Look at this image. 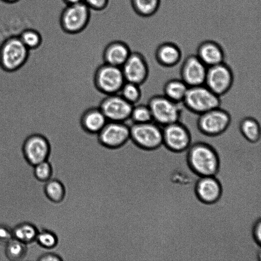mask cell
Here are the masks:
<instances>
[{
	"instance_id": "1",
	"label": "cell",
	"mask_w": 261,
	"mask_h": 261,
	"mask_svg": "<svg viewBox=\"0 0 261 261\" xmlns=\"http://www.w3.org/2000/svg\"><path fill=\"white\" fill-rule=\"evenodd\" d=\"M189 164L199 176H214L218 167V157L214 146L211 143L193 142L187 150Z\"/></svg>"
},
{
	"instance_id": "2",
	"label": "cell",
	"mask_w": 261,
	"mask_h": 261,
	"mask_svg": "<svg viewBox=\"0 0 261 261\" xmlns=\"http://www.w3.org/2000/svg\"><path fill=\"white\" fill-rule=\"evenodd\" d=\"M30 51L18 35L8 36L0 44L1 69L8 73L19 70L27 63Z\"/></svg>"
},
{
	"instance_id": "3",
	"label": "cell",
	"mask_w": 261,
	"mask_h": 261,
	"mask_svg": "<svg viewBox=\"0 0 261 261\" xmlns=\"http://www.w3.org/2000/svg\"><path fill=\"white\" fill-rule=\"evenodd\" d=\"M221 103L220 96L201 85L188 88L182 105L190 112L199 115L221 107Z\"/></svg>"
},
{
	"instance_id": "4",
	"label": "cell",
	"mask_w": 261,
	"mask_h": 261,
	"mask_svg": "<svg viewBox=\"0 0 261 261\" xmlns=\"http://www.w3.org/2000/svg\"><path fill=\"white\" fill-rule=\"evenodd\" d=\"M147 105L150 110L152 121L162 127L179 121L183 106L175 102L163 94L151 96Z\"/></svg>"
},
{
	"instance_id": "5",
	"label": "cell",
	"mask_w": 261,
	"mask_h": 261,
	"mask_svg": "<svg viewBox=\"0 0 261 261\" xmlns=\"http://www.w3.org/2000/svg\"><path fill=\"white\" fill-rule=\"evenodd\" d=\"M231 122L230 114L221 107L198 115L197 128L203 135L217 137L224 133Z\"/></svg>"
},
{
	"instance_id": "6",
	"label": "cell",
	"mask_w": 261,
	"mask_h": 261,
	"mask_svg": "<svg viewBox=\"0 0 261 261\" xmlns=\"http://www.w3.org/2000/svg\"><path fill=\"white\" fill-rule=\"evenodd\" d=\"M130 141L142 149H156L163 145L162 127L153 121L130 125Z\"/></svg>"
},
{
	"instance_id": "7",
	"label": "cell",
	"mask_w": 261,
	"mask_h": 261,
	"mask_svg": "<svg viewBox=\"0 0 261 261\" xmlns=\"http://www.w3.org/2000/svg\"><path fill=\"white\" fill-rule=\"evenodd\" d=\"M125 82L121 67L105 63L98 66L94 74V86L105 95L119 93Z\"/></svg>"
},
{
	"instance_id": "8",
	"label": "cell",
	"mask_w": 261,
	"mask_h": 261,
	"mask_svg": "<svg viewBox=\"0 0 261 261\" xmlns=\"http://www.w3.org/2000/svg\"><path fill=\"white\" fill-rule=\"evenodd\" d=\"M90 9L83 2L66 5L60 17L62 30L69 34H76L83 31L90 20Z\"/></svg>"
},
{
	"instance_id": "9",
	"label": "cell",
	"mask_w": 261,
	"mask_h": 261,
	"mask_svg": "<svg viewBox=\"0 0 261 261\" xmlns=\"http://www.w3.org/2000/svg\"><path fill=\"white\" fill-rule=\"evenodd\" d=\"M97 142L108 149H118L130 142V126L125 122L108 121L96 135Z\"/></svg>"
},
{
	"instance_id": "10",
	"label": "cell",
	"mask_w": 261,
	"mask_h": 261,
	"mask_svg": "<svg viewBox=\"0 0 261 261\" xmlns=\"http://www.w3.org/2000/svg\"><path fill=\"white\" fill-rule=\"evenodd\" d=\"M233 81V71L224 62L207 67L204 85L220 97L229 91Z\"/></svg>"
},
{
	"instance_id": "11",
	"label": "cell",
	"mask_w": 261,
	"mask_h": 261,
	"mask_svg": "<svg viewBox=\"0 0 261 261\" xmlns=\"http://www.w3.org/2000/svg\"><path fill=\"white\" fill-rule=\"evenodd\" d=\"M163 145L170 150L182 152L193 142L189 128L180 121L162 127Z\"/></svg>"
},
{
	"instance_id": "12",
	"label": "cell",
	"mask_w": 261,
	"mask_h": 261,
	"mask_svg": "<svg viewBox=\"0 0 261 261\" xmlns=\"http://www.w3.org/2000/svg\"><path fill=\"white\" fill-rule=\"evenodd\" d=\"M51 150V143L44 135L34 133L29 135L22 146L23 156L32 166L47 160Z\"/></svg>"
},
{
	"instance_id": "13",
	"label": "cell",
	"mask_w": 261,
	"mask_h": 261,
	"mask_svg": "<svg viewBox=\"0 0 261 261\" xmlns=\"http://www.w3.org/2000/svg\"><path fill=\"white\" fill-rule=\"evenodd\" d=\"M133 106L117 93L105 95L98 107L108 121L125 122L129 120Z\"/></svg>"
},
{
	"instance_id": "14",
	"label": "cell",
	"mask_w": 261,
	"mask_h": 261,
	"mask_svg": "<svg viewBox=\"0 0 261 261\" xmlns=\"http://www.w3.org/2000/svg\"><path fill=\"white\" fill-rule=\"evenodd\" d=\"M121 68L125 81L140 86L147 81L149 76L147 61L144 55L138 51H132Z\"/></svg>"
},
{
	"instance_id": "15",
	"label": "cell",
	"mask_w": 261,
	"mask_h": 261,
	"mask_svg": "<svg viewBox=\"0 0 261 261\" xmlns=\"http://www.w3.org/2000/svg\"><path fill=\"white\" fill-rule=\"evenodd\" d=\"M207 67L195 55L188 56L180 66V78L189 87L204 85Z\"/></svg>"
},
{
	"instance_id": "16",
	"label": "cell",
	"mask_w": 261,
	"mask_h": 261,
	"mask_svg": "<svg viewBox=\"0 0 261 261\" xmlns=\"http://www.w3.org/2000/svg\"><path fill=\"white\" fill-rule=\"evenodd\" d=\"M195 192L199 199L206 203H213L219 199L221 186L214 176H200L195 186Z\"/></svg>"
},
{
	"instance_id": "17",
	"label": "cell",
	"mask_w": 261,
	"mask_h": 261,
	"mask_svg": "<svg viewBox=\"0 0 261 261\" xmlns=\"http://www.w3.org/2000/svg\"><path fill=\"white\" fill-rule=\"evenodd\" d=\"M106 116L99 107L86 109L81 116L80 123L86 133L97 135L108 122Z\"/></svg>"
},
{
	"instance_id": "18",
	"label": "cell",
	"mask_w": 261,
	"mask_h": 261,
	"mask_svg": "<svg viewBox=\"0 0 261 261\" xmlns=\"http://www.w3.org/2000/svg\"><path fill=\"white\" fill-rule=\"evenodd\" d=\"M131 52L129 46L125 42L119 40L112 41L103 50V63L121 67Z\"/></svg>"
},
{
	"instance_id": "19",
	"label": "cell",
	"mask_w": 261,
	"mask_h": 261,
	"mask_svg": "<svg viewBox=\"0 0 261 261\" xmlns=\"http://www.w3.org/2000/svg\"><path fill=\"white\" fill-rule=\"evenodd\" d=\"M196 55L207 67L224 62L225 54L222 47L212 40L201 42L197 47Z\"/></svg>"
},
{
	"instance_id": "20",
	"label": "cell",
	"mask_w": 261,
	"mask_h": 261,
	"mask_svg": "<svg viewBox=\"0 0 261 261\" xmlns=\"http://www.w3.org/2000/svg\"><path fill=\"white\" fill-rule=\"evenodd\" d=\"M155 58L161 66L172 68L179 63L182 58V53L180 48L175 43L166 42L157 47L155 51Z\"/></svg>"
},
{
	"instance_id": "21",
	"label": "cell",
	"mask_w": 261,
	"mask_h": 261,
	"mask_svg": "<svg viewBox=\"0 0 261 261\" xmlns=\"http://www.w3.org/2000/svg\"><path fill=\"white\" fill-rule=\"evenodd\" d=\"M239 128L243 138L249 143L256 144L260 139L261 129L259 122L252 117H245L239 123Z\"/></svg>"
},
{
	"instance_id": "22",
	"label": "cell",
	"mask_w": 261,
	"mask_h": 261,
	"mask_svg": "<svg viewBox=\"0 0 261 261\" xmlns=\"http://www.w3.org/2000/svg\"><path fill=\"white\" fill-rule=\"evenodd\" d=\"M188 88L180 78L171 79L164 84L163 94L175 102L182 103Z\"/></svg>"
},
{
	"instance_id": "23",
	"label": "cell",
	"mask_w": 261,
	"mask_h": 261,
	"mask_svg": "<svg viewBox=\"0 0 261 261\" xmlns=\"http://www.w3.org/2000/svg\"><path fill=\"white\" fill-rule=\"evenodd\" d=\"M38 230L35 225L24 222L16 225L12 233L14 238L27 244L35 241Z\"/></svg>"
},
{
	"instance_id": "24",
	"label": "cell",
	"mask_w": 261,
	"mask_h": 261,
	"mask_svg": "<svg viewBox=\"0 0 261 261\" xmlns=\"http://www.w3.org/2000/svg\"><path fill=\"white\" fill-rule=\"evenodd\" d=\"M160 0H131L134 11L139 16L149 17L158 10Z\"/></svg>"
},
{
	"instance_id": "25",
	"label": "cell",
	"mask_w": 261,
	"mask_h": 261,
	"mask_svg": "<svg viewBox=\"0 0 261 261\" xmlns=\"http://www.w3.org/2000/svg\"><path fill=\"white\" fill-rule=\"evenodd\" d=\"M18 35L23 44L30 51L39 48L42 43V37L40 32L36 29H25Z\"/></svg>"
},
{
	"instance_id": "26",
	"label": "cell",
	"mask_w": 261,
	"mask_h": 261,
	"mask_svg": "<svg viewBox=\"0 0 261 261\" xmlns=\"http://www.w3.org/2000/svg\"><path fill=\"white\" fill-rule=\"evenodd\" d=\"M129 120L134 124H141L153 121L151 113L147 103H138L133 105Z\"/></svg>"
},
{
	"instance_id": "27",
	"label": "cell",
	"mask_w": 261,
	"mask_h": 261,
	"mask_svg": "<svg viewBox=\"0 0 261 261\" xmlns=\"http://www.w3.org/2000/svg\"><path fill=\"white\" fill-rule=\"evenodd\" d=\"M119 94L132 105L139 103L142 97L140 85L126 81L123 85Z\"/></svg>"
},
{
	"instance_id": "28",
	"label": "cell",
	"mask_w": 261,
	"mask_h": 261,
	"mask_svg": "<svg viewBox=\"0 0 261 261\" xmlns=\"http://www.w3.org/2000/svg\"><path fill=\"white\" fill-rule=\"evenodd\" d=\"M44 192L51 201L59 202L63 198L65 190L62 183L57 179L50 178L44 184Z\"/></svg>"
},
{
	"instance_id": "29",
	"label": "cell",
	"mask_w": 261,
	"mask_h": 261,
	"mask_svg": "<svg viewBox=\"0 0 261 261\" xmlns=\"http://www.w3.org/2000/svg\"><path fill=\"white\" fill-rule=\"evenodd\" d=\"M26 245L13 238L6 244L5 253L7 257L12 260L21 259L27 252Z\"/></svg>"
},
{
	"instance_id": "30",
	"label": "cell",
	"mask_w": 261,
	"mask_h": 261,
	"mask_svg": "<svg viewBox=\"0 0 261 261\" xmlns=\"http://www.w3.org/2000/svg\"><path fill=\"white\" fill-rule=\"evenodd\" d=\"M35 241L43 249V253H44L50 251L56 246L58 239L57 236L53 231L43 229L38 230Z\"/></svg>"
},
{
	"instance_id": "31",
	"label": "cell",
	"mask_w": 261,
	"mask_h": 261,
	"mask_svg": "<svg viewBox=\"0 0 261 261\" xmlns=\"http://www.w3.org/2000/svg\"><path fill=\"white\" fill-rule=\"evenodd\" d=\"M33 173L38 181L46 182L51 177V165L47 160L40 162L34 166Z\"/></svg>"
},
{
	"instance_id": "32",
	"label": "cell",
	"mask_w": 261,
	"mask_h": 261,
	"mask_svg": "<svg viewBox=\"0 0 261 261\" xmlns=\"http://www.w3.org/2000/svg\"><path fill=\"white\" fill-rule=\"evenodd\" d=\"M83 2L90 9L101 11L107 7L109 0H83Z\"/></svg>"
},
{
	"instance_id": "33",
	"label": "cell",
	"mask_w": 261,
	"mask_h": 261,
	"mask_svg": "<svg viewBox=\"0 0 261 261\" xmlns=\"http://www.w3.org/2000/svg\"><path fill=\"white\" fill-rule=\"evenodd\" d=\"M13 238L12 230L7 226L0 225V243L6 244Z\"/></svg>"
},
{
	"instance_id": "34",
	"label": "cell",
	"mask_w": 261,
	"mask_h": 261,
	"mask_svg": "<svg viewBox=\"0 0 261 261\" xmlns=\"http://www.w3.org/2000/svg\"><path fill=\"white\" fill-rule=\"evenodd\" d=\"M37 260L39 261H62L59 256L51 252L43 253L38 257Z\"/></svg>"
},
{
	"instance_id": "35",
	"label": "cell",
	"mask_w": 261,
	"mask_h": 261,
	"mask_svg": "<svg viewBox=\"0 0 261 261\" xmlns=\"http://www.w3.org/2000/svg\"><path fill=\"white\" fill-rule=\"evenodd\" d=\"M252 236L255 241L261 244V220L257 221L252 228Z\"/></svg>"
},
{
	"instance_id": "36",
	"label": "cell",
	"mask_w": 261,
	"mask_h": 261,
	"mask_svg": "<svg viewBox=\"0 0 261 261\" xmlns=\"http://www.w3.org/2000/svg\"><path fill=\"white\" fill-rule=\"evenodd\" d=\"M66 5L78 4L83 2V0H62Z\"/></svg>"
},
{
	"instance_id": "37",
	"label": "cell",
	"mask_w": 261,
	"mask_h": 261,
	"mask_svg": "<svg viewBox=\"0 0 261 261\" xmlns=\"http://www.w3.org/2000/svg\"><path fill=\"white\" fill-rule=\"evenodd\" d=\"M0 1H1L2 2H4V3H6V4H15L17 2H18L20 0H0Z\"/></svg>"
}]
</instances>
